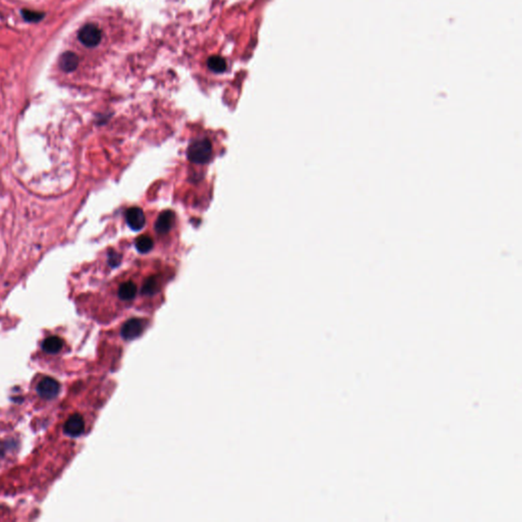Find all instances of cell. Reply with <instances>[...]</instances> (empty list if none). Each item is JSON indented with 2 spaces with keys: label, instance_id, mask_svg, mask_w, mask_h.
<instances>
[{
  "label": "cell",
  "instance_id": "cell-3",
  "mask_svg": "<svg viewBox=\"0 0 522 522\" xmlns=\"http://www.w3.org/2000/svg\"><path fill=\"white\" fill-rule=\"evenodd\" d=\"M78 37L85 46L95 47L100 43L102 34H101L100 29L97 26L88 24L81 29Z\"/></svg>",
  "mask_w": 522,
  "mask_h": 522
},
{
  "label": "cell",
  "instance_id": "cell-15",
  "mask_svg": "<svg viewBox=\"0 0 522 522\" xmlns=\"http://www.w3.org/2000/svg\"><path fill=\"white\" fill-rule=\"evenodd\" d=\"M120 261H121V257L119 256V254L112 253L109 258V264L112 266H118L120 264Z\"/></svg>",
  "mask_w": 522,
  "mask_h": 522
},
{
  "label": "cell",
  "instance_id": "cell-4",
  "mask_svg": "<svg viewBox=\"0 0 522 522\" xmlns=\"http://www.w3.org/2000/svg\"><path fill=\"white\" fill-rule=\"evenodd\" d=\"M126 220L128 226L133 230H141L146 224V217L143 210L139 207H130L126 212Z\"/></svg>",
  "mask_w": 522,
  "mask_h": 522
},
{
  "label": "cell",
  "instance_id": "cell-12",
  "mask_svg": "<svg viewBox=\"0 0 522 522\" xmlns=\"http://www.w3.org/2000/svg\"><path fill=\"white\" fill-rule=\"evenodd\" d=\"M208 67L214 72H223L227 68V63L221 56H211L207 61Z\"/></svg>",
  "mask_w": 522,
  "mask_h": 522
},
{
  "label": "cell",
  "instance_id": "cell-5",
  "mask_svg": "<svg viewBox=\"0 0 522 522\" xmlns=\"http://www.w3.org/2000/svg\"><path fill=\"white\" fill-rule=\"evenodd\" d=\"M64 430L67 436L72 438L81 436L85 430V422L83 417L78 413L71 415L65 422L64 425Z\"/></svg>",
  "mask_w": 522,
  "mask_h": 522
},
{
  "label": "cell",
  "instance_id": "cell-10",
  "mask_svg": "<svg viewBox=\"0 0 522 522\" xmlns=\"http://www.w3.org/2000/svg\"><path fill=\"white\" fill-rule=\"evenodd\" d=\"M137 287L133 282H126L120 286L119 297L124 301H130L135 298Z\"/></svg>",
  "mask_w": 522,
  "mask_h": 522
},
{
  "label": "cell",
  "instance_id": "cell-7",
  "mask_svg": "<svg viewBox=\"0 0 522 522\" xmlns=\"http://www.w3.org/2000/svg\"><path fill=\"white\" fill-rule=\"evenodd\" d=\"M173 223H175V213L171 210H165L162 212L155 222L156 233L161 235L167 234L171 229Z\"/></svg>",
  "mask_w": 522,
  "mask_h": 522
},
{
  "label": "cell",
  "instance_id": "cell-11",
  "mask_svg": "<svg viewBox=\"0 0 522 522\" xmlns=\"http://www.w3.org/2000/svg\"><path fill=\"white\" fill-rule=\"evenodd\" d=\"M159 281L157 277H150L144 283V286L142 288V293L145 295H154L159 291Z\"/></svg>",
  "mask_w": 522,
  "mask_h": 522
},
{
  "label": "cell",
  "instance_id": "cell-2",
  "mask_svg": "<svg viewBox=\"0 0 522 522\" xmlns=\"http://www.w3.org/2000/svg\"><path fill=\"white\" fill-rule=\"evenodd\" d=\"M38 395L46 400H51L59 395L61 391V385L56 380L50 378V376H44L40 380L37 387Z\"/></svg>",
  "mask_w": 522,
  "mask_h": 522
},
{
  "label": "cell",
  "instance_id": "cell-6",
  "mask_svg": "<svg viewBox=\"0 0 522 522\" xmlns=\"http://www.w3.org/2000/svg\"><path fill=\"white\" fill-rule=\"evenodd\" d=\"M144 329V323L140 318H130L122 327V336L126 340L138 338Z\"/></svg>",
  "mask_w": 522,
  "mask_h": 522
},
{
  "label": "cell",
  "instance_id": "cell-14",
  "mask_svg": "<svg viewBox=\"0 0 522 522\" xmlns=\"http://www.w3.org/2000/svg\"><path fill=\"white\" fill-rule=\"evenodd\" d=\"M22 13H23L24 19L29 22H38L43 18L42 13L32 11V10H23Z\"/></svg>",
  "mask_w": 522,
  "mask_h": 522
},
{
  "label": "cell",
  "instance_id": "cell-1",
  "mask_svg": "<svg viewBox=\"0 0 522 522\" xmlns=\"http://www.w3.org/2000/svg\"><path fill=\"white\" fill-rule=\"evenodd\" d=\"M188 158L193 163L204 164L207 163L212 156V145L211 142L206 139H197L193 141L187 152Z\"/></svg>",
  "mask_w": 522,
  "mask_h": 522
},
{
  "label": "cell",
  "instance_id": "cell-9",
  "mask_svg": "<svg viewBox=\"0 0 522 522\" xmlns=\"http://www.w3.org/2000/svg\"><path fill=\"white\" fill-rule=\"evenodd\" d=\"M60 65L65 71H72L77 68L79 65V59L75 53L67 51L62 55Z\"/></svg>",
  "mask_w": 522,
  "mask_h": 522
},
{
  "label": "cell",
  "instance_id": "cell-13",
  "mask_svg": "<svg viewBox=\"0 0 522 522\" xmlns=\"http://www.w3.org/2000/svg\"><path fill=\"white\" fill-rule=\"evenodd\" d=\"M153 245V240L149 236H141L136 240V248L140 253H148Z\"/></svg>",
  "mask_w": 522,
  "mask_h": 522
},
{
  "label": "cell",
  "instance_id": "cell-8",
  "mask_svg": "<svg viewBox=\"0 0 522 522\" xmlns=\"http://www.w3.org/2000/svg\"><path fill=\"white\" fill-rule=\"evenodd\" d=\"M63 347H64V340L56 336L48 337L42 343V349L50 354L59 353L63 349Z\"/></svg>",
  "mask_w": 522,
  "mask_h": 522
}]
</instances>
